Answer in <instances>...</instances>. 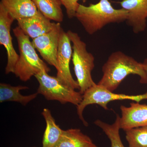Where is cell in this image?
<instances>
[{
    "label": "cell",
    "instance_id": "6da1fadb",
    "mask_svg": "<svg viewBox=\"0 0 147 147\" xmlns=\"http://www.w3.org/2000/svg\"><path fill=\"white\" fill-rule=\"evenodd\" d=\"M102 76L98 85L110 91L117 89L122 82L130 74L140 77V82L147 84V76L142 63L121 51L113 52L102 68Z\"/></svg>",
    "mask_w": 147,
    "mask_h": 147
},
{
    "label": "cell",
    "instance_id": "7a4b0ae2",
    "mask_svg": "<svg viewBox=\"0 0 147 147\" xmlns=\"http://www.w3.org/2000/svg\"><path fill=\"white\" fill-rule=\"evenodd\" d=\"M128 15L123 9L114 8L110 0H99L88 6L79 4L75 17L87 33L92 35L108 24L126 21Z\"/></svg>",
    "mask_w": 147,
    "mask_h": 147
},
{
    "label": "cell",
    "instance_id": "3957f363",
    "mask_svg": "<svg viewBox=\"0 0 147 147\" xmlns=\"http://www.w3.org/2000/svg\"><path fill=\"white\" fill-rule=\"evenodd\" d=\"M13 32L17 40L20 53L13 72L15 76L26 82L42 70L48 73L50 71V67L37 54L30 37L19 26L13 28Z\"/></svg>",
    "mask_w": 147,
    "mask_h": 147
},
{
    "label": "cell",
    "instance_id": "277c9868",
    "mask_svg": "<svg viewBox=\"0 0 147 147\" xmlns=\"http://www.w3.org/2000/svg\"><path fill=\"white\" fill-rule=\"evenodd\" d=\"M72 43V61L79 92L83 94L87 90L96 84L93 80L92 71L95 66V59L87 50L86 44L77 33L68 30L67 32Z\"/></svg>",
    "mask_w": 147,
    "mask_h": 147
},
{
    "label": "cell",
    "instance_id": "5b68a950",
    "mask_svg": "<svg viewBox=\"0 0 147 147\" xmlns=\"http://www.w3.org/2000/svg\"><path fill=\"white\" fill-rule=\"evenodd\" d=\"M42 70L35 75L39 83L37 92L48 100H57L62 104L70 103L76 106L83 99V94L68 86L62 84L57 77L50 76Z\"/></svg>",
    "mask_w": 147,
    "mask_h": 147
},
{
    "label": "cell",
    "instance_id": "8992f818",
    "mask_svg": "<svg viewBox=\"0 0 147 147\" xmlns=\"http://www.w3.org/2000/svg\"><path fill=\"white\" fill-rule=\"evenodd\" d=\"M123 100L139 102L142 100H147V91L143 94L137 95L115 94L96 84L87 90L83 94L82 101L76 106L77 115L84 125L88 126V124L84 118L83 112L88 105L96 104L107 110L109 102L114 100Z\"/></svg>",
    "mask_w": 147,
    "mask_h": 147
},
{
    "label": "cell",
    "instance_id": "52a82bcc",
    "mask_svg": "<svg viewBox=\"0 0 147 147\" xmlns=\"http://www.w3.org/2000/svg\"><path fill=\"white\" fill-rule=\"evenodd\" d=\"M72 47L67 32L61 30L57 56V75L58 80L66 86L74 90H79V84L74 80L70 71L69 64L72 58Z\"/></svg>",
    "mask_w": 147,
    "mask_h": 147
},
{
    "label": "cell",
    "instance_id": "ba28073f",
    "mask_svg": "<svg viewBox=\"0 0 147 147\" xmlns=\"http://www.w3.org/2000/svg\"><path fill=\"white\" fill-rule=\"evenodd\" d=\"M62 29L60 23H57L52 30L32 39V41L43 59L56 69L57 67V56Z\"/></svg>",
    "mask_w": 147,
    "mask_h": 147
},
{
    "label": "cell",
    "instance_id": "9c48e42d",
    "mask_svg": "<svg viewBox=\"0 0 147 147\" xmlns=\"http://www.w3.org/2000/svg\"><path fill=\"white\" fill-rule=\"evenodd\" d=\"M15 19L0 3V44L6 50L7 61L5 68L6 74L13 73L19 55L16 53L12 43L11 28Z\"/></svg>",
    "mask_w": 147,
    "mask_h": 147
},
{
    "label": "cell",
    "instance_id": "30bf717a",
    "mask_svg": "<svg viewBox=\"0 0 147 147\" xmlns=\"http://www.w3.org/2000/svg\"><path fill=\"white\" fill-rule=\"evenodd\" d=\"M120 4L128 12L127 23L134 33L144 32L147 27V0H123Z\"/></svg>",
    "mask_w": 147,
    "mask_h": 147
},
{
    "label": "cell",
    "instance_id": "8fae6325",
    "mask_svg": "<svg viewBox=\"0 0 147 147\" xmlns=\"http://www.w3.org/2000/svg\"><path fill=\"white\" fill-rule=\"evenodd\" d=\"M120 128L125 131L130 129L147 125V105L139 102H131L130 106L120 107Z\"/></svg>",
    "mask_w": 147,
    "mask_h": 147
},
{
    "label": "cell",
    "instance_id": "7c38bea8",
    "mask_svg": "<svg viewBox=\"0 0 147 147\" xmlns=\"http://www.w3.org/2000/svg\"><path fill=\"white\" fill-rule=\"evenodd\" d=\"M17 21L18 26L32 39L50 32L57 24L51 22L38 10L34 16L18 19Z\"/></svg>",
    "mask_w": 147,
    "mask_h": 147
},
{
    "label": "cell",
    "instance_id": "4fadbf2b",
    "mask_svg": "<svg viewBox=\"0 0 147 147\" xmlns=\"http://www.w3.org/2000/svg\"><path fill=\"white\" fill-rule=\"evenodd\" d=\"M0 3L16 21L34 16L38 11L32 0H1Z\"/></svg>",
    "mask_w": 147,
    "mask_h": 147
},
{
    "label": "cell",
    "instance_id": "5bb4252c",
    "mask_svg": "<svg viewBox=\"0 0 147 147\" xmlns=\"http://www.w3.org/2000/svg\"><path fill=\"white\" fill-rule=\"evenodd\" d=\"M26 86H11L10 84L1 83L0 84V102H15L26 105L36 98L38 93H35L29 95H23L20 93L21 90L28 89Z\"/></svg>",
    "mask_w": 147,
    "mask_h": 147
},
{
    "label": "cell",
    "instance_id": "9a60e30c",
    "mask_svg": "<svg viewBox=\"0 0 147 147\" xmlns=\"http://www.w3.org/2000/svg\"><path fill=\"white\" fill-rule=\"evenodd\" d=\"M42 115L46 122V128L42 138V147H55L59 141L64 130L56 123L49 109L44 108Z\"/></svg>",
    "mask_w": 147,
    "mask_h": 147
},
{
    "label": "cell",
    "instance_id": "2e32d148",
    "mask_svg": "<svg viewBox=\"0 0 147 147\" xmlns=\"http://www.w3.org/2000/svg\"><path fill=\"white\" fill-rule=\"evenodd\" d=\"M55 147H98L88 135L79 129L64 130L59 141Z\"/></svg>",
    "mask_w": 147,
    "mask_h": 147
},
{
    "label": "cell",
    "instance_id": "e0dca14e",
    "mask_svg": "<svg viewBox=\"0 0 147 147\" xmlns=\"http://www.w3.org/2000/svg\"><path fill=\"white\" fill-rule=\"evenodd\" d=\"M38 10L46 18L61 23L63 20V14L60 0H32Z\"/></svg>",
    "mask_w": 147,
    "mask_h": 147
},
{
    "label": "cell",
    "instance_id": "ac0fdd59",
    "mask_svg": "<svg viewBox=\"0 0 147 147\" xmlns=\"http://www.w3.org/2000/svg\"><path fill=\"white\" fill-rule=\"evenodd\" d=\"M120 117L117 114L115 121L112 124H109L100 120L94 121L95 124L101 128L108 137L111 142V147H125L122 142L120 135Z\"/></svg>",
    "mask_w": 147,
    "mask_h": 147
},
{
    "label": "cell",
    "instance_id": "d6986e66",
    "mask_svg": "<svg viewBox=\"0 0 147 147\" xmlns=\"http://www.w3.org/2000/svg\"><path fill=\"white\" fill-rule=\"evenodd\" d=\"M129 147H147V125L125 130Z\"/></svg>",
    "mask_w": 147,
    "mask_h": 147
},
{
    "label": "cell",
    "instance_id": "ffe728a7",
    "mask_svg": "<svg viewBox=\"0 0 147 147\" xmlns=\"http://www.w3.org/2000/svg\"><path fill=\"white\" fill-rule=\"evenodd\" d=\"M65 7L67 15L69 19L75 17L76 10L79 6V0H60ZM85 1V0H84Z\"/></svg>",
    "mask_w": 147,
    "mask_h": 147
},
{
    "label": "cell",
    "instance_id": "44dd1931",
    "mask_svg": "<svg viewBox=\"0 0 147 147\" xmlns=\"http://www.w3.org/2000/svg\"><path fill=\"white\" fill-rule=\"evenodd\" d=\"M142 64H143V66H144V68L145 71H146L147 76V58L145 59L144 60L142 63Z\"/></svg>",
    "mask_w": 147,
    "mask_h": 147
},
{
    "label": "cell",
    "instance_id": "7402d4cb",
    "mask_svg": "<svg viewBox=\"0 0 147 147\" xmlns=\"http://www.w3.org/2000/svg\"></svg>",
    "mask_w": 147,
    "mask_h": 147
}]
</instances>
